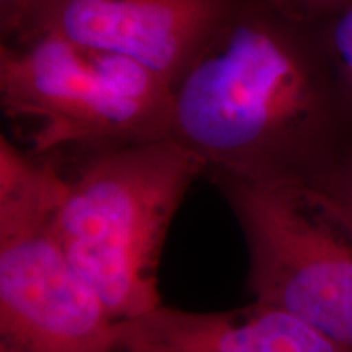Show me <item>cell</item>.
Returning <instances> with one entry per match:
<instances>
[{
  "label": "cell",
  "mask_w": 352,
  "mask_h": 352,
  "mask_svg": "<svg viewBox=\"0 0 352 352\" xmlns=\"http://www.w3.org/2000/svg\"><path fill=\"white\" fill-rule=\"evenodd\" d=\"M118 351L134 352H347L284 308L254 300L227 311L160 307L118 321Z\"/></svg>",
  "instance_id": "7"
},
{
  "label": "cell",
  "mask_w": 352,
  "mask_h": 352,
  "mask_svg": "<svg viewBox=\"0 0 352 352\" xmlns=\"http://www.w3.org/2000/svg\"><path fill=\"white\" fill-rule=\"evenodd\" d=\"M0 104L36 157L171 138L170 82L129 57L52 34L2 44Z\"/></svg>",
  "instance_id": "3"
},
{
  "label": "cell",
  "mask_w": 352,
  "mask_h": 352,
  "mask_svg": "<svg viewBox=\"0 0 352 352\" xmlns=\"http://www.w3.org/2000/svg\"><path fill=\"white\" fill-rule=\"evenodd\" d=\"M72 158L56 212L65 252L114 320L152 311L171 222L208 165L173 138Z\"/></svg>",
  "instance_id": "2"
},
{
  "label": "cell",
  "mask_w": 352,
  "mask_h": 352,
  "mask_svg": "<svg viewBox=\"0 0 352 352\" xmlns=\"http://www.w3.org/2000/svg\"><path fill=\"white\" fill-rule=\"evenodd\" d=\"M134 352H158V351H152V349H140V351H134Z\"/></svg>",
  "instance_id": "13"
},
{
  "label": "cell",
  "mask_w": 352,
  "mask_h": 352,
  "mask_svg": "<svg viewBox=\"0 0 352 352\" xmlns=\"http://www.w3.org/2000/svg\"><path fill=\"white\" fill-rule=\"evenodd\" d=\"M250 256L254 300L284 308L352 352V226L318 188L208 173Z\"/></svg>",
  "instance_id": "5"
},
{
  "label": "cell",
  "mask_w": 352,
  "mask_h": 352,
  "mask_svg": "<svg viewBox=\"0 0 352 352\" xmlns=\"http://www.w3.org/2000/svg\"><path fill=\"white\" fill-rule=\"evenodd\" d=\"M0 352H20V351L13 349V347L3 344V342H0Z\"/></svg>",
  "instance_id": "12"
},
{
  "label": "cell",
  "mask_w": 352,
  "mask_h": 352,
  "mask_svg": "<svg viewBox=\"0 0 352 352\" xmlns=\"http://www.w3.org/2000/svg\"><path fill=\"white\" fill-rule=\"evenodd\" d=\"M54 158L0 138V342L20 352H120L118 321L74 266L56 227Z\"/></svg>",
  "instance_id": "4"
},
{
  "label": "cell",
  "mask_w": 352,
  "mask_h": 352,
  "mask_svg": "<svg viewBox=\"0 0 352 352\" xmlns=\"http://www.w3.org/2000/svg\"><path fill=\"white\" fill-rule=\"evenodd\" d=\"M351 0H266V6L292 23L318 30Z\"/></svg>",
  "instance_id": "9"
},
{
  "label": "cell",
  "mask_w": 352,
  "mask_h": 352,
  "mask_svg": "<svg viewBox=\"0 0 352 352\" xmlns=\"http://www.w3.org/2000/svg\"><path fill=\"white\" fill-rule=\"evenodd\" d=\"M235 12L232 0H30L15 41L52 34L182 78Z\"/></svg>",
  "instance_id": "6"
},
{
  "label": "cell",
  "mask_w": 352,
  "mask_h": 352,
  "mask_svg": "<svg viewBox=\"0 0 352 352\" xmlns=\"http://www.w3.org/2000/svg\"><path fill=\"white\" fill-rule=\"evenodd\" d=\"M321 43L352 109V0L318 28Z\"/></svg>",
  "instance_id": "8"
},
{
  "label": "cell",
  "mask_w": 352,
  "mask_h": 352,
  "mask_svg": "<svg viewBox=\"0 0 352 352\" xmlns=\"http://www.w3.org/2000/svg\"><path fill=\"white\" fill-rule=\"evenodd\" d=\"M30 0H0V25L7 36H13L19 30Z\"/></svg>",
  "instance_id": "11"
},
{
  "label": "cell",
  "mask_w": 352,
  "mask_h": 352,
  "mask_svg": "<svg viewBox=\"0 0 352 352\" xmlns=\"http://www.w3.org/2000/svg\"><path fill=\"white\" fill-rule=\"evenodd\" d=\"M346 108L320 33L266 6L233 12L175 83L171 138L206 162V175L314 183L336 164Z\"/></svg>",
  "instance_id": "1"
},
{
  "label": "cell",
  "mask_w": 352,
  "mask_h": 352,
  "mask_svg": "<svg viewBox=\"0 0 352 352\" xmlns=\"http://www.w3.org/2000/svg\"><path fill=\"white\" fill-rule=\"evenodd\" d=\"M310 184L318 188L352 226V152L340 157L327 173Z\"/></svg>",
  "instance_id": "10"
}]
</instances>
